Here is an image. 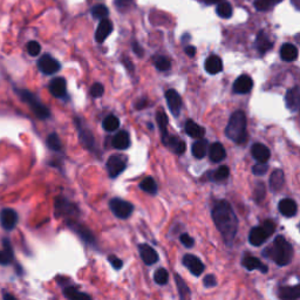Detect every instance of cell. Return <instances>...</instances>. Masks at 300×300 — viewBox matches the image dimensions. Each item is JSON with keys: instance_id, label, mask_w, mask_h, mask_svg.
<instances>
[{"instance_id": "obj_50", "label": "cell", "mask_w": 300, "mask_h": 300, "mask_svg": "<svg viewBox=\"0 0 300 300\" xmlns=\"http://www.w3.org/2000/svg\"><path fill=\"white\" fill-rule=\"evenodd\" d=\"M180 240H181V243H182V244L185 246V248H188V249L192 248V246L195 245V239L192 238V237L190 236V234H188V233H182V234H181Z\"/></svg>"}, {"instance_id": "obj_28", "label": "cell", "mask_w": 300, "mask_h": 300, "mask_svg": "<svg viewBox=\"0 0 300 300\" xmlns=\"http://www.w3.org/2000/svg\"><path fill=\"white\" fill-rule=\"evenodd\" d=\"M2 245H4V250L0 251V265H10L13 261L14 254L12 250V245L8 239L2 240Z\"/></svg>"}, {"instance_id": "obj_6", "label": "cell", "mask_w": 300, "mask_h": 300, "mask_svg": "<svg viewBox=\"0 0 300 300\" xmlns=\"http://www.w3.org/2000/svg\"><path fill=\"white\" fill-rule=\"evenodd\" d=\"M55 216L64 217L68 219H76V217L80 215V210L76 207V204L72 203L65 197H56L55 198Z\"/></svg>"}, {"instance_id": "obj_12", "label": "cell", "mask_w": 300, "mask_h": 300, "mask_svg": "<svg viewBox=\"0 0 300 300\" xmlns=\"http://www.w3.org/2000/svg\"><path fill=\"white\" fill-rule=\"evenodd\" d=\"M162 142L165 147L169 148L176 155H182L184 151H185V142L180 138H177V136L168 134V135L163 136Z\"/></svg>"}, {"instance_id": "obj_41", "label": "cell", "mask_w": 300, "mask_h": 300, "mask_svg": "<svg viewBox=\"0 0 300 300\" xmlns=\"http://www.w3.org/2000/svg\"><path fill=\"white\" fill-rule=\"evenodd\" d=\"M217 14H218L221 18H224V19H228L232 16V7L231 5L227 1H221L217 6Z\"/></svg>"}, {"instance_id": "obj_52", "label": "cell", "mask_w": 300, "mask_h": 300, "mask_svg": "<svg viewBox=\"0 0 300 300\" xmlns=\"http://www.w3.org/2000/svg\"><path fill=\"white\" fill-rule=\"evenodd\" d=\"M203 284L206 287H213L217 285V279L213 275H208L203 279Z\"/></svg>"}, {"instance_id": "obj_21", "label": "cell", "mask_w": 300, "mask_h": 300, "mask_svg": "<svg viewBox=\"0 0 300 300\" xmlns=\"http://www.w3.org/2000/svg\"><path fill=\"white\" fill-rule=\"evenodd\" d=\"M76 126H78L79 128V135H80V142H81V144L84 145L86 149L93 151L94 147H95V139L93 134L91 133V130L86 129V128H81V126H80L79 120L76 118Z\"/></svg>"}, {"instance_id": "obj_15", "label": "cell", "mask_w": 300, "mask_h": 300, "mask_svg": "<svg viewBox=\"0 0 300 300\" xmlns=\"http://www.w3.org/2000/svg\"><path fill=\"white\" fill-rule=\"evenodd\" d=\"M138 252L141 259L143 260L145 265H154V264L159 261V254L155 251V249L151 248L148 244H139Z\"/></svg>"}, {"instance_id": "obj_45", "label": "cell", "mask_w": 300, "mask_h": 300, "mask_svg": "<svg viewBox=\"0 0 300 300\" xmlns=\"http://www.w3.org/2000/svg\"><path fill=\"white\" fill-rule=\"evenodd\" d=\"M154 279H155V283L159 285H165L168 283V279H169V273L165 269H159L155 272V275H154Z\"/></svg>"}, {"instance_id": "obj_17", "label": "cell", "mask_w": 300, "mask_h": 300, "mask_svg": "<svg viewBox=\"0 0 300 300\" xmlns=\"http://www.w3.org/2000/svg\"><path fill=\"white\" fill-rule=\"evenodd\" d=\"M254 81L249 75H240L233 84V92L236 94H246L251 92Z\"/></svg>"}, {"instance_id": "obj_14", "label": "cell", "mask_w": 300, "mask_h": 300, "mask_svg": "<svg viewBox=\"0 0 300 300\" xmlns=\"http://www.w3.org/2000/svg\"><path fill=\"white\" fill-rule=\"evenodd\" d=\"M18 213L13 209H4L0 212V224L6 231H12L17 227Z\"/></svg>"}, {"instance_id": "obj_48", "label": "cell", "mask_w": 300, "mask_h": 300, "mask_svg": "<svg viewBox=\"0 0 300 300\" xmlns=\"http://www.w3.org/2000/svg\"><path fill=\"white\" fill-rule=\"evenodd\" d=\"M103 93H105V88H103V86L99 84H94L93 86H92L91 88V94L92 96L94 97V99H97V97H101L103 95Z\"/></svg>"}, {"instance_id": "obj_37", "label": "cell", "mask_w": 300, "mask_h": 300, "mask_svg": "<svg viewBox=\"0 0 300 300\" xmlns=\"http://www.w3.org/2000/svg\"><path fill=\"white\" fill-rule=\"evenodd\" d=\"M156 121L157 124H159L160 130H161V136L168 135V117L167 115H165V113L163 111H159L156 114Z\"/></svg>"}, {"instance_id": "obj_27", "label": "cell", "mask_w": 300, "mask_h": 300, "mask_svg": "<svg viewBox=\"0 0 300 300\" xmlns=\"http://www.w3.org/2000/svg\"><path fill=\"white\" fill-rule=\"evenodd\" d=\"M209 156H210V160H211L212 162L219 163V162H222L225 157H227V151H225L222 143L216 142V143H212L211 147H210Z\"/></svg>"}, {"instance_id": "obj_4", "label": "cell", "mask_w": 300, "mask_h": 300, "mask_svg": "<svg viewBox=\"0 0 300 300\" xmlns=\"http://www.w3.org/2000/svg\"><path fill=\"white\" fill-rule=\"evenodd\" d=\"M276 230V223L266 219L261 225L254 228L249 233V242L254 246H260Z\"/></svg>"}, {"instance_id": "obj_30", "label": "cell", "mask_w": 300, "mask_h": 300, "mask_svg": "<svg viewBox=\"0 0 300 300\" xmlns=\"http://www.w3.org/2000/svg\"><path fill=\"white\" fill-rule=\"evenodd\" d=\"M185 133L190 138L201 139L206 134V130H204L203 127H201L200 124L194 122L192 120H188L185 122Z\"/></svg>"}, {"instance_id": "obj_3", "label": "cell", "mask_w": 300, "mask_h": 300, "mask_svg": "<svg viewBox=\"0 0 300 300\" xmlns=\"http://www.w3.org/2000/svg\"><path fill=\"white\" fill-rule=\"evenodd\" d=\"M225 135L237 144L246 143L248 132H246V116L244 112L237 111L231 115L225 128Z\"/></svg>"}, {"instance_id": "obj_55", "label": "cell", "mask_w": 300, "mask_h": 300, "mask_svg": "<svg viewBox=\"0 0 300 300\" xmlns=\"http://www.w3.org/2000/svg\"><path fill=\"white\" fill-rule=\"evenodd\" d=\"M184 52H185V54H188L189 56H195L196 54V48L194 46H185V49H184Z\"/></svg>"}, {"instance_id": "obj_44", "label": "cell", "mask_w": 300, "mask_h": 300, "mask_svg": "<svg viewBox=\"0 0 300 300\" xmlns=\"http://www.w3.org/2000/svg\"><path fill=\"white\" fill-rule=\"evenodd\" d=\"M155 66L159 70H161V72H165V70H169L171 67V62L169 60L168 58H165V56H156L155 60Z\"/></svg>"}, {"instance_id": "obj_25", "label": "cell", "mask_w": 300, "mask_h": 300, "mask_svg": "<svg viewBox=\"0 0 300 300\" xmlns=\"http://www.w3.org/2000/svg\"><path fill=\"white\" fill-rule=\"evenodd\" d=\"M113 147L116 148V149L120 150H124V149H128L129 145H130V136L129 134L127 132H118L116 135L113 138L112 141Z\"/></svg>"}, {"instance_id": "obj_43", "label": "cell", "mask_w": 300, "mask_h": 300, "mask_svg": "<svg viewBox=\"0 0 300 300\" xmlns=\"http://www.w3.org/2000/svg\"><path fill=\"white\" fill-rule=\"evenodd\" d=\"M92 14H93V17L95 18V19L102 20V19H106V18L108 17L109 11L105 5H96L92 8Z\"/></svg>"}, {"instance_id": "obj_11", "label": "cell", "mask_w": 300, "mask_h": 300, "mask_svg": "<svg viewBox=\"0 0 300 300\" xmlns=\"http://www.w3.org/2000/svg\"><path fill=\"white\" fill-rule=\"evenodd\" d=\"M182 263L183 265L192 273V275L196 276V277L201 276L202 273L204 272V269H206V266H204V264L202 263L200 258L194 256V254H185V256L183 257Z\"/></svg>"}, {"instance_id": "obj_24", "label": "cell", "mask_w": 300, "mask_h": 300, "mask_svg": "<svg viewBox=\"0 0 300 300\" xmlns=\"http://www.w3.org/2000/svg\"><path fill=\"white\" fill-rule=\"evenodd\" d=\"M49 92L53 96L64 97L66 95V81L64 78H55L49 82Z\"/></svg>"}, {"instance_id": "obj_8", "label": "cell", "mask_w": 300, "mask_h": 300, "mask_svg": "<svg viewBox=\"0 0 300 300\" xmlns=\"http://www.w3.org/2000/svg\"><path fill=\"white\" fill-rule=\"evenodd\" d=\"M67 225L72 229L74 232L78 234L80 238L84 240L85 243H87V244H91V245L95 244V237H94L93 232H92V231L89 230L86 225L79 223L78 219H68Z\"/></svg>"}, {"instance_id": "obj_49", "label": "cell", "mask_w": 300, "mask_h": 300, "mask_svg": "<svg viewBox=\"0 0 300 300\" xmlns=\"http://www.w3.org/2000/svg\"><path fill=\"white\" fill-rule=\"evenodd\" d=\"M267 170H269V165H267L266 163H258V164L252 168V172H254V175H257V176L265 175Z\"/></svg>"}, {"instance_id": "obj_39", "label": "cell", "mask_w": 300, "mask_h": 300, "mask_svg": "<svg viewBox=\"0 0 300 300\" xmlns=\"http://www.w3.org/2000/svg\"><path fill=\"white\" fill-rule=\"evenodd\" d=\"M47 145H48V148L52 151H56V153H59V151L62 150V143L60 141V138H59L58 134L52 133L47 138Z\"/></svg>"}, {"instance_id": "obj_58", "label": "cell", "mask_w": 300, "mask_h": 300, "mask_svg": "<svg viewBox=\"0 0 300 300\" xmlns=\"http://www.w3.org/2000/svg\"><path fill=\"white\" fill-rule=\"evenodd\" d=\"M4 300H18V299L13 295H11V293L5 292L4 293Z\"/></svg>"}, {"instance_id": "obj_47", "label": "cell", "mask_w": 300, "mask_h": 300, "mask_svg": "<svg viewBox=\"0 0 300 300\" xmlns=\"http://www.w3.org/2000/svg\"><path fill=\"white\" fill-rule=\"evenodd\" d=\"M40 50H41V46L39 43H37V41H29L27 44V52L28 54L31 56H38L40 54Z\"/></svg>"}, {"instance_id": "obj_54", "label": "cell", "mask_w": 300, "mask_h": 300, "mask_svg": "<svg viewBox=\"0 0 300 300\" xmlns=\"http://www.w3.org/2000/svg\"><path fill=\"white\" fill-rule=\"evenodd\" d=\"M133 50L134 52H135V54L138 55V56H143V54H144V52H143V48H142L141 46H139V45L138 44V43H134L133 44Z\"/></svg>"}, {"instance_id": "obj_59", "label": "cell", "mask_w": 300, "mask_h": 300, "mask_svg": "<svg viewBox=\"0 0 300 300\" xmlns=\"http://www.w3.org/2000/svg\"><path fill=\"white\" fill-rule=\"evenodd\" d=\"M299 1H300V0H291V2H292V4L295 5L296 10H299V8H300V4H299Z\"/></svg>"}, {"instance_id": "obj_53", "label": "cell", "mask_w": 300, "mask_h": 300, "mask_svg": "<svg viewBox=\"0 0 300 300\" xmlns=\"http://www.w3.org/2000/svg\"><path fill=\"white\" fill-rule=\"evenodd\" d=\"M108 261L112 264V266L114 267L115 270H120L121 267L123 265V261L121 259H118L116 256H109L108 257Z\"/></svg>"}, {"instance_id": "obj_60", "label": "cell", "mask_w": 300, "mask_h": 300, "mask_svg": "<svg viewBox=\"0 0 300 300\" xmlns=\"http://www.w3.org/2000/svg\"><path fill=\"white\" fill-rule=\"evenodd\" d=\"M207 4H216V2H221L222 0H204Z\"/></svg>"}, {"instance_id": "obj_1", "label": "cell", "mask_w": 300, "mask_h": 300, "mask_svg": "<svg viewBox=\"0 0 300 300\" xmlns=\"http://www.w3.org/2000/svg\"><path fill=\"white\" fill-rule=\"evenodd\" d=\"M211 217L225 244L229 246L232 245L238 230V218L230 203L227 201L217 202L212 208Z\"/></svg>"}, {"instance_id": "obj_19", "label": "cell", "mask_w": 300, "mask_h": 300, "mask_svg": "<svg viewBox=\"0 0 300 300\" xmlns=\"http://www.w3.org/2000/svg\"><path fill=\"white\" fill-rule=\"evenodd\" d=\"M286 107L290 109L291 112L296 113L298 112L299 106H300V93H299V87H293L287 91L286 97Z\"/></svg>"}, {"instance_id": "obj_51", "label": "cell", "mask_w": 300, "mask_h": 300, "mask_svg": "<svg viewBox=\"0 0 300 300\" xmlns=\"http://www.w3.org/2000/svg\"><path fill=\"white\" fill-rule=\"evenodd\" d=\"M132 4L133 0H115V5H116L118 11H127Z\"/></svg>"}, {"instance_id": "obj_22", "label": "cell", "mask_w": 300, "mask_h": 300, "mask_svg": "<svg viewBox=\"0 0 300 300\" xmlns=\"http://www.w3.org/2000/svg\"><path fill=\"white\" fill-rule=\"evenodd\" d=\"M112 32L113 23L111 20H108L107 18L106 19H102L99 23V27L96 29V33H95V39H96L97 43H103Z\"/></svg>"}, {"instance_id": "obj_13", "label": "cell", "mask_w": 300, "mask_h": 300, "mask_svg": "<svg viewBox=\"0 0 300 300\" xmlns=\"http://www.w3.org/2000/svg\"><path fill=\"white\" fill-rule=\"evenodd\" d=\"M165 100H167L171 114L174 116H178L181 113V108H182V99H181L180 94L175 89H168L165 92Z\"/></svg>"}, {"instance_id": "obj_57", "label": "cell", "mask_w": 300, "mask_h": 300, "mask_svg": "<svg viewBox=\"0 0 300 300\" xmlns=\"http://www.w3.org/2000/svg\"><path fill=\"white\" fill-rule=\"evenodd\" d=\"M123 64L126 65V67L128 68L129 70H134V67H133V62H130L128 59H123Z\"/></svg>"}, {"instance_id": "obj_36", "label": "cell", "mask_w": 300, "mask_h": 300, "mask_svg": "<svg viewBox=\"0 0 300 300\" xmlns=\"http://www.w3.org/2000/svg\"><path fill=\"white\" fill-rule=\"evenodd\" d=\"M139 188L148 194L155 195L157 192V184L153 177H145L141 183H139Z\"/></svg>"}, {"instance_id": "obj_7", "label": "cell", "mask_w": 300, "mask_h": 300, "mask_svg": "<svg viewBox=\"0 0 300 300\" xmlns=\"http://www.w3.org/2000/svg\"><path fill=\"white\" fill-rule=\"evenodd\" d=\"M109 208L112 212L114 213L117 218L127 219L132 216L134 206L129 202L122 200V198H113L109 202Z\"/></svg>"}, {"instance_id": "obj_42", "label": "cell", "mask_w": 300, "mask_h": 300, "mask_svg": "<svg viewBox=\"0 0 300 300\" xmlns=\"http://www.w3.org/2000/svg\"><path fill=\"white\" fill-rule=\"evenodd\" d=\"M280 1L281 0H256L254 6L258 11H267Z\"/></svg>"}, {"instance_id": "obj_34", "label": "cell", "mask_w": 300, "mask_h": 300, "mask_svg": "<svg viewBox=\"0 0 300 300\" xmlns=\"http://www.w3.org/2000/svg\"><path fill=\"white\" fill-rule=\"evenodd\" d=\"M272 46H273V44L269 40V38L266 37V34L264 33L263 31L259 32L257 35V39H256V47H257L258 52H259L261 55L265 54L266 52H269V50L272 48Z\"/></svg>"}, {"instance_id": "obj_26", "label": "cell", "mask_w": 300, "mask_h": 300, "mask_svg": "<svg viewBox=\"0 0 300 300\" xmlns=\"http://www.w3.org/2000/svg\"><path fill=\"white\" fill-rule=\"evenodd\" d=\"M285 183V176L284 172L280 169H276L270 176V188L273 192H277L284 186Z\"/></svg>"}, {"instance_id": "obj_18", "label": "cell", "mask_w": 300, "mask_h": 300, "mask_svg": "<svg viewBox=\"0 0 300 300\" xmlns=\"http://www.w3.org/2000/svg\"><path fill=\"white\" fill-rule=\"evenodd\" d=\"M251 154L258 163H266L270 160V156H271L269 148L261 143H254L252 145Z\"/></svg>"}, {"instance_id": "obj_31", "label": "cell", "mask_w": 300, "mask_h": 300, "mask_svg": "<svg viewBox=\"0 0 300 300\" xmlns=\"http://www.w3.org/2000/svg\"><path fill=\"white\" fill-rule=\"evenodd\" d=\"M280 58L287 62L295 61L298 58V48L292 44H284L280 48Z\"/></svg>"}, {"instance_id": "obj_16", "label": "cell", "mask_w": 300, "mask_h": 300, "mask_svg": "<svg viewBox=\"0 0 300 300\" xmlns=\"http://www.w3.org/2000/svg\"><path fill=\"white\" fill-rule=\"evenodd\" d=\"M278 210L284 217L291 218V217H295L297 215L298 207H297L296 202L293 200H291V198H284V200H281L280 202H279Z\"/></svg>"}, {"instance_id": "obj_2", "label": "cell", "mask_w": 300, "mask_h": 300, "mask_svg": "<svg viewBox=\"0 0 300 300\" xmlns=\"http://www.w3.org/2000/svg\"><path fill=\"white\" fill-rule=\"evenodd\" d=\"M292 245L283 236H277L271 245L263 251V256L272 259L278 266L289 265L292 260Z\"/></svg>"}, {"instance_id": "obj_5", "label": "cell", "mask_w": 300, "mask_h": 300, "mask_svg": "<svg viewBox=\"0 0 300 300\" xmlns=\"http://www.w3.org/2000/svg\"><path fill=\"white\" fill-rule=\"evenodd\" d=\"M17 92L18 94H19V96L22 97V100L25 101V102L31 107V109L33 111L34 115L38 118H40V120H46V118H48L50 116L49 109L47 108L46 106H44L33 93H31V92L28 91H23V89Z\"/></svg>"}, {"instance_id": "obj_32", "label": "cell", "mask_w": 300, "mask_h": 300, "mask_svg": "<svg viewBox=\"0 0 300 300\" xmlns=\"http://www.w3.org/2000/svg\"><path fill=\"white\" fill-rule=\"evenodd\" d=\"M64 296L68 300H93L87 293L81 292L75 286H67L64 289Z\"/></svg>"}, {"instance_id": "obj_33", "label": "cell", "mask_w": 300, "mask_h": 300, "mask_svg": "<svg viewBox=\"0 0 300 300\" xmlns=\"http://www.w3.org/2000/svg\"><path fill=\"white\" fill-rule=\"evenodd\" d=\"M175 281H176L178 295H180V300H191V291L183 280L180 275H175Z\"/></svg>"}, {"instance_id": "obj_29", "label": "cell", "mask_w": 300, "mask_h": 300, "mask_svg": "<svg viewBox=\"0 0 300 300\" xmlns=\"http://www.w3.org/2000/svg\"><path fill=\"white\" fill-rule=\"evenodd\" d=\"M204 67H206V70L210 74H217L219 72H222L223 69V62L221 60V58L217 55H210L209 58L206 60V64H204Z\"/></svg>"}, {"instance_id": "obj_9", "label": "cell", "mask_w": 300, "mask_h": 300, "mask_svg": "<svg viewBox=\"0 0 300 300\" xmlns=\"http://www.w3.org/2000/svg\"><path fill=\"white\" fill-rule=\"evenodd\" d=\"M127 167V159L122 155H112L107 161V170L111 177H117Z\"/></svg>"}, {"instance_id": "obj_35", "label": "cell", "mask_w": 300, "mask_h": 300, "mask_svg": "<svg viewBox=\"0 0 300 300\" xmlns=\"http://www.w3.org/2000/svg\"><path fill=\"white\" fill-rule=\"evenodd\" d=\"M208 141L207 139H198V141H196L194 144H192L191 148V153L192 155H194L196 159L201 160L203 159V157H206L207 155V151H208Z\"/></svg>"}, {"instance_id": "obj_23", "label": "cell", "mask_w": 300, "mask_h": 300, "mask_svg": "<svg viewBox=\"0 0 300 300\" xmlns=\"http://www.w3.org/2000/svg\"><path fill=\"white\" fill-rule=\"evenodd\" d=\"M278 296L281 300H298L300 297V286H280L278 290Z\"/></svg>"}, {"instance_id": "obj_10", "label": "cell", "mask_w": 300, "mask_h": 300, "mask_svg": "<svg viewBox=\"0 0 300 300\" xmlns=\"http://www.w3.org/2000/svg\"><path fill=\"white\" fill-rule=\"evenodd\" d=\"M38 67L40 72H43L46 75H52L60 70V64L56 59L50 56L49 54H45L38 60Z\"/></svg>"}, {"instance_id": "obj_56", "label": "cell", "mask_w": 300, "mask_h": 300, "mask_svg": "<svg viewBox=\"0 0 300 300\" xmlns=\"http://www.w3.org/2000/svg\"><path fill=\"white\" fill-rule=\"evenodd\" d=\"M147 105H148V101L147 100H145V99L139 100L138 102L136 103V108H138V109H143Z\"/></svg>"}, {"instance_id": "obj_46", "label": "cell", "mask_w": 300, "mask_h": 300, "mask_svg": "<svg viewBox=\"0 0 300 300\" xmlns=\"http://www.w3.org/2000/svg\"><path fill=\"white\" fill-rule=\"evenodd\" d=\"M254 197L256 200L257 203H260L261 201L265 198V185L263 182H257L256 186L254 189Z\"/></svg>"}, {"instance_id": "obj_40", "label": "cell", "mask_w": 300, "mask_h": 300, "mask_svg": "<svg viewBox=\"0 0 300 300\" xmlns=\"http://www.w3.org/2000/svg\"><path fill=\"white\" fill-rule=\"evenodd\" d=\"M230 175V169L227 165H221L217 170L212 172V180L216 182H223L225 181Z\"/></svg>"}, {"instance_id": "obj_20", "label": "cell", "mask_w": 300, "mask_h": 300, "mask_svg": "<svg viewBox=\"0 0 300 300\" xmlns=\"http://www.w3.org/2000/svg\"><path fill=\"white\" fill-rule=\"evenodd\" d=\"M242 265L245 267L246 270H249V271H254V270H258V271L266 273L269 271V269H267V266L265 264L263 263V261H260L258 258L254 257V256H245L243 257L242 260Z\"/></svg>"}, {"instance_id": "obj_38", "label": "cell", "mask_w": 300, "mask_h": 300, "mask_svg": "<svg viewBox=\"0 0 300 300\" xmlns=\"http://www.w3.org/2000/svg\"><path fill=\"white\" fill-rule=\"evenodd\" d=\"M102 126L106 132H115L120 127V120L114 115H109L103 120Z\"/></svg>"}]
</instances>
